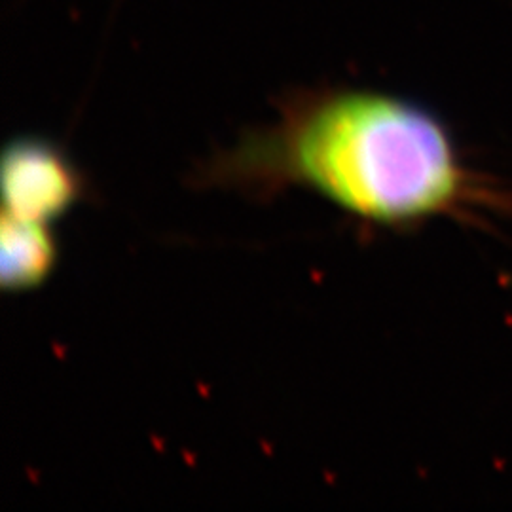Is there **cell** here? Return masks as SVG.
<instances>
[{
    "instance_id": "1",
    "label": "cell",
    "mask_w": 512,
    "mask_h": 512,
    "mask_svg": "<svg viewBox=\"0 0 512 512\" xmlns=\"http://www.w3.org/2000/svg\"><path fill=\"white\" fill-rule=\"evenodd\" d=\"M190 181L255 202L302 188L376 226L452 213L469 194L437 116L391 93L351 88L289 95L275 124L217 152Z\"/></svg>"
},
{
    "instance_id": "2",
    "label": "cell",
    "mask_w": 512,
    "mask_h": 512,
    "mask_svg": "<svg viewBox=\"0 0 512 512\" xmlns=\"http://www.w3.org/2000/svg\"><path fill=\"white\" fill-rule=\"evenodd\" d=\"M90 194V184L65 148L42 137H16L2 154V209L52 224Z\"/></svg>"
},
{
    "instance_id": "3",
    "label": "cell",
    "mask_w": 512,
    "mask_h": 512,
    "mask_svg": "<svg viewBox=\"0 0 512 512\" xmlns=\"http://www.w3.org/2000/svg\"><path fill=\"white\" fill-rule=\"evenodd\" d=\"M0 287L27 293L42 287L59 262V243L48 222L19 219L2 211Z\"/></svg>"
}]
</instances>
